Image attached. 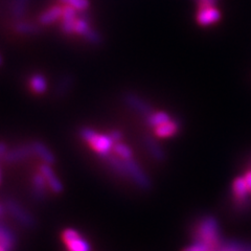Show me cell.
Here are the masks:
<instances>
[{
	"instance_id": "obj_10",
	"label": "cell",
	"mask_w": 251,
	"mask_h": 251,
	"mask_svg": "<svg viewBox=\"0 0 251 251\" xmlns=\"http://www.w3.org/2000/svg\"><path fill=\"white\" fill-rule=\"evenodd\" d=\"M49 185L46 183V180L40 172H37L31 177V193L34 195V198L38 201H43L46 198V193Z\"/></svg>"
},
{
	"instance_id": "obj_16",
	"label": "cell",
	"mask_w": 251,
	"mask_h": 251,
	"mask_svg": "<svg viewBox=\"0 0 251 251\" xmlns=\"http://www.w3.org/2000/svg\"><path fill=\"white\" fill-rule=\"evenodd\" d=\"M16 242H17V240H16L15 233L9 227L0 223V245L9 251H12L16 246Z\"/></svg>"
},
{
	"instance_id": "obj_23",
	"label": "cell",
	"mask_w": 251,
	"mask_h": 251,
	"mask_svg": "<svg viewBox=\"0 0 251 251\" xmlns=\"http://www.w3.org/2000/svg\"><path fill=\"white\" fill-rule=\"evenodd\" d=\"M61 4L70 5L78 12L87 11L90 6L89 0H58Z\"/></svg>"
},
{
	"instance_id": "obj_4",
	"label": "cell",
	"mask_w": 251,
	"mask_h": 251,
	"mask_svg": "<svg viewBox=\"0 0 251 251\" xmlns=\"http://www.w3.org/2000/svg\"><path fill=\"white\" fill-rule=\"evenodd\" d=\"M4 206L9 211V214L22 226L27 227V228H34L36 226L35 218L17 201L7 199L4 203Z\"/></svg>"
},
{
	"instance_id": "obj_6",
	"label": "cell",
	"mask_w": 251,
	"mask_h": 251,
	"mask_svg": "<svg viewBox=\"0 0 251 251\" xmlns=\"http://www.w3.org/2000/svg\"><path fill=\"white\" fill-rule=\"evenodd\" d=\"M125 166H126V170H127V175L135 182L136 185H138L140 188H144V190L150 188L151 186L150 179L148 178L146 173L141 170V168L134 160L133 159L125 160Z\"/></svg>"
},
{
	"instance_id": "obj_9",
	"label": "cell",
	"mask_w": 251,
	"mask_h": 251,
	"mask_svg": "<svg viewBox=\"0 0 251 251\" xmlns=\"http://www.w3.org/2000/svg\"><path fill=\"white\" fill-rule=\"evenodd\" d=\"M62 11H63V5L54 4L51 5L49 9L43 11L40 15L38 16V23L41 25L42 26L51 25L53 23L58 22L61 20L62 17Z\"/></svg>"
},
{
	"instance_id": "obj_1",
	"label": "cell",
	"mask_w": 251,
	"mask_h": 251,
	"mask_svg": "<svg viewBox=\"0 0 251 251\" xmlns=\"http://www.w3.org/2000/svg\"><path fill=\"white\" fill-rule=\"evenodd\" d=\"M78 135L100 158L108 156L113 150L115 143L109 134L99 133L91 128L84 127L78 132Z\"/></svg>"
},
{
	"instance_id": "obj_11",
	"label": "cell",
	"mask_w": 251,
	"mask_h": 251,
	"mask_svg": "<svg viewBox=\"0 0 251 251\" xmlns=\"http://www.w3.org/2000/svg\"><path fill=\"white\" fill-rule=\"evenodd\" d=\"M13 28L15 30V33L25 36H34L37 34H40L42 31L41 25L25 19L15 21Z\"/></svg>"
},
{
	"instance_id": "obj_26",
	"label": "cell",
	"mask_w": 251,
	"mask_h": 251,
	"mask_svg": "<svg viewBox=\"0 0 251 251\" xmlns=\"http://www.w3.org/2000/svg\"><path fill=\"white\" fill-rule=\"evenodd\" d=\"M108 134L110 135V137H111L112 139H113V141L114 143H120V141L122 140V138H123V134H122V132H120L119 130H112V131H110Z\"/></svg>"
},
{
	"instance_id": "obj_28",
	"label": "cell",
	"mask_w": 251,
	"mask_h": 251,
	"mask_svg": "<svg viewBox=\"0 0 251 251\" xmlns=\"http://www.w3.org/2000/svg\"><path fill=\"white\" fill-rule=\"evenodd\" d=\"M244 178H245V181H246V183H247V185H248V188L251 191V171H249V172L246 173Z\"/></svg>"
},
{
	"instance_id": "obj_21",
	"label": "cell",
	"mask_w": 251,
	"mask_h": 251,
	"mask_svg": "<svg viewBox=\"0 0 251 251\" xmlns=\"http://www.w3.org/2000/svg\"><path fill=\"white\" fill-rule=\"evenodd\" d=\"M146 147L149 150V152L151 153V155L154 157L157 160H163L164 159V153L161 147L156 143V141L150 137H146L145 139Z\"/></svg>"
},
{
	"instance_id": "obj_8",
	"label": "cell",
	"mask_w": 251,
	"mask_h": 251,
	"mask_svg": "<svg viewBox=\"0 0 251 251\" xmlns=\"http://www.w3.org/2000/svg\"><path fill=\"white\" fill-rule=\"evenodd\" d=\"M38 171L43 175V177L46 180L47 185H49V188L52 193L59 195L64 191V185H63L60 178L57 176L56 172L52 170L50 164L42 163L41 166L39 167Z\"/></svg>"
},
{
	"instance_id": "obj_31",
	"label": "cell",
	"mask_w": 251,
	"mask_h": 251,
	"mask_svg": "<svg viewBox=\"0 0 251 251\" xmlns=\"http://www.w3.org/2000/svg\"><path fill=\"white\" fill-rule=\"evenodd\" d=\"M2 214H3V207L0 205V216H2Z\"/></svg>"
},
{
	"instance_id": "obj_7",
	"label": "cell",
	"mask_w": 251,
	"mask_h": 251,
	"mask_svg": "<svg viewBox=\"0 0 251 251\" xmlns=\"http://www.w3.org/2000/svg\"><path fill=\"white\" fill-rule=\"evenodd\" d=\"M34 155L31 145H21L7 150L3 161L9 164H15L21 161H25Z\"/></svg>"
},
{
	"instance_id": "obj_3",
	"label": "cell",
	"mask_w": 251,
	"mask_h": 251,
	"mask_svg": "<svg viewBox=\"0 0 251 251\" xmlns=\"http://www.w3.org/2000/svg\"><path fill=\"white\" fill-rule=\"evenodd\" d=\"M62 241L68 251H91L89 242L82 237L76 229L68 227L62 232Z\"/></svg>"
},
{
	"instance_id": "obj_5",
	"label": "cell",
	"mask_w": 251,
	"mask_h": 251,
	"mask_svg": "<svg viewBox=\"0 0 251 251\" xmlns=\"http://www.w3.org/2000/svg\"><path fill=\"white\" fill-rule=\"evenodd\" d=\"M221 18V13L214 3H199V9L196 15L197 22L202 26H209L217 23Z\"/></svg>"
},
{
	"instance_id": "obj_34",
	"label": "cell",
	"mask_w": 251,
	"mask_h": 251,
	"mask_svg": "<svg viewBox=\"0 0 251 251\" xmlns=\"http://www.w3.org/2000/svg\"><path fill=\"white\" fill-rule=\"evenodd\" d=\"M210 251H213V250H210Z\"/></svg>"
},
{
	"instance_id": "obj_32",
	"label": "cell",
	"mask_w": 251,
	"mask_h": 251,
	"mask_svg": "<svg viewBox=\"0 0 251 251\" xmlns=\"http://www.w3.org/2000/svg\"><path fill=\"white\" fill-rule=\"evenodd\" d=\"M2 64V57H1V54H0V65Z\"/></svg>"
},
{
	"instance_id": "obj_30",
	"label": "cell",
	"mask_w": 251,
	"mask_h": 251,
	"mask_svg": "<svg viewBox=\"0 0 251 251\" xmlns=\"http://www.w3.org/2000/svg\"><path fill=\"white\" fill-rule=\"evenodd\" d=\"M0 251H9V250H7L6 248H4L3 246H1V245H0Z\"/></svg>"
},
{
	"instance_id": "obj_17",
	"label": "cell",
	"mask_w": 251,
	"mask_h": 251,
	"mask_svg": "<svg viewBox=\"0 0 251 251\" xmlns=\"http://www.w3.org/2000/svg\"><path fill=\"white\" fill-rule=\"evenodd\" d=\"M179 129V124L176 121H169L166 124H162L158 127L154 128L155 135L158 136L160 138H167L171 137L173 135H175L178 132Z\"/></svg>"
},
{
	"instance_id": "obj_2",
	"label": "cell",
	"mask_w": 251,
	"mask_h": 251,
	"mask_svg": "<svg viewBox=\"0 0 251 251\" xmlns=\"http://www.w3.org/2000/svg\"><path fill=\"white\" fill-rule=\"evenodd\" d=\"M197 241L204 243L210 249L220 245L219 224L214 217H206L201 220L197 230Z\"/></svg>"
},
{
	"instance_id": "obj_33",
	"label": "cell",
	"mask_w": 251,
	"mask_h": 251,
	"mask_svg": "<svg viewBox=\"0 0 251 251\" xmlns=\"http://www.w3.org/2000/svg\"><path fill=\"white\" fill-rule=\"evenodd\" d=\"M0 182H1V170H0Z\"/></svg>"
},
{
	"instance_id": "obj_24",
	"label": "cell",
	"mask_w": 251,
	"mask_h": 251,
	"mask_svg": "<svg viewBox=\"0 0 251 251\" xmlns=\"http://www.w3.org/2000/svg\"><path fill=\"white\" fill-rule=\"evenodd\" d=\"M82 38L86 42L91 44V45H100L101 43V41H103V39H101V35L93 27H91Z\"/></svg>"
},
{
	"instance_id": "obj_12",
	"label": "cell",
	"mask_w": 251,
	"mask_h": 251,
	"mask_svg": "<svg viewBox=\"0 0 251 251\" xmlns=\"http://www.w3.org/2000/svg\"><path fill=\"white\" fill-rule=\"evenodd\" d=\"M125 101L131 109L135 110V111L141 115H145L146 117L152 113V110L146 101L139 98L136 94L133 93H126Z\"/></svg>"
},
{
	"instance_id": "obj_15",
	"label": "cell",
	"mask_w": 251,
	"mask_h": 251,
	"mask_svg": "<svg viewBox=\"0 0 251 251\" xmlns=\"http://www.w3.org/2000/svg\"><path fill=\"white\" fill-rule=\"evenodd\" d=\"M29 1L30 0H11L9 9L12 18L15 21L25 18L28 9Z\"/></svg>"
},
{
	"instance_id": "obj_27",
	"label": "cell",
	"mask_w": 251,
	"mask_h": 251,
	"mask_svg": "<svg viewBox=\"0 0 251 251\" xmlns=\"http://www.w3.org/2000/svg\"><path fill=\"white\" fill-rule=\"evenodd\" d=\"M7 150H9L7 145L4 143V141H0V160H3Z\"/></svg>"
},
{
	"instance_id": "obj_19",
	"label": "cell",
	"mask_w": 251,
	"mask_h": 251,
	"mask_svg": "<svg viewBox=\"0 0 251 251\" xmlns=\"http://www.w3.org/2000/svg\"><path fill=\"white\" fill-rule=\"evenodd\" d=\"M232 187H233V193L235 195V197H237L239 200H244L247 197L248 192L250 191L244 177L235 178Z\"/></svg>"
},
{
	"instance_id": "obj_25",
	"label": "cell",
	"mask_w": 251,
	"mask_h": 251,
	"mask_svg": "<svg viewBox=\"0 0 251 251\" xmlns=\"http://www.w3.org/2000/svg\"><path fill=\"white\" fill-rule=\"evenodd\" d=\"M210 250L211 249L207 245L204 244V243L196 241L194 244L185 247L182 251H210Z\"/></svg>"
},
{
	"instance_id": "obj_13",
	"label": "cell",
	"mask_w": 251,
	"mask_h": 251,
	"mask_svg": "<svg viewBox=\"0 0 251 251\" xmlns=\"http://www.w3.org/2000/svg\"><path fill=\"white\" fill-rule=\"evenodd\" d=\"M28 88L29 90L37 96H41L45 93L49 87V83H47L46 77L42 74H33L28 77Z\"/></svg>"
},
{
	"instance_id": "obj_14",
	"label": "cell",
	"mask_w": 251,
	"mask_h": 251,
	"mask_svg": "<svg viewBox=\"0 0 251 251\" xmlns=\"http://www.w3.org/2000/svg\"><path fill=\"white\" fill-rule=\"evenodd\" d=\"M30 145L31 148H33L34 155L39 157L43 161V163L50 164L51 166V164L56 162V157H54L52 152L43 143H41V141H33Z\"/></svg>"
},
{
	"instance_id": "obj_18",
	"label": "cell",
	"mask_w": 251,
	"mask_h": 251,
	"mask_svg": "<svg viewBox=\"0 0 251 251\" xmlns=\"http://www.w3.org/2000/svg\"><path fill=\"white\" fill-rule=\"evenodd\" d=\"M74 83H75V80L72 75H63L59 80L58 84L56 85L54 92H56L58 97L65 96V94L72 89Z\"/></svg>"
},
{
	"instance_id": "obj_20",
	"label": "cell",
	"mask_w": 251,
	"mask_h": 251,
	"mask_svg": "<svg viewBox=\"0 0 251 251\" xmlns=\"http://www.w3.org/2000/svg\"><path fill=\"white\" fill-rule=\"evenodd\" d=\"M171 116L169 113L158 111V112H152L150 115L147 116V123L149 126H151L153 128L158 127V126L166 124L169 121H171Z\"/></svg>"
},
{
	"instance_id": "obj_29",
	"label": "cell",
	"mask_w": 251,
	"mask_h": 251,
	"mask_svg": "<svg viewBox=\"0 0 251 251\" xmlns=\"http://www.w3.org/2000/svg\"><path fill=\"white\" fill-rule=\"evenodd\" d=\"M199 3H214L216 4L217 0H198Z\"/></svg>"
},
{
	"instance_id": "obj_22",
	"label": "cell",
	"mask_w": 251,
	"mask_h": 251,
	"mask_svg": "<svg viewBox=\"0 0 251 251\" xmlns=\"http://www.w3.org/2000/svg\"><path fill=\"white\" fill-rule=\"evenodd\" d=\"M113 152L116 154V156H119L123 160H128L133 158V152L131 150V148L128 147L127 145L121 143V141L120 143L114 144Z\"/></svg>"
}]
</instances>
